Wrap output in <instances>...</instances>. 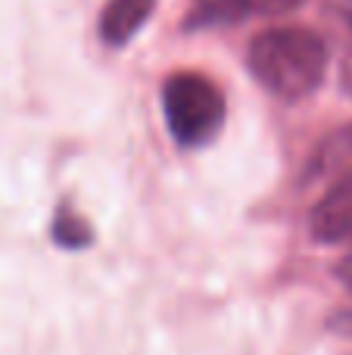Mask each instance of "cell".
I'll list each match as a JSON object with an SVG mask.
<instances>
[{
    "label": "cell",
    "mask_w": 352,
    "mask_h": 355,
    "mask_svg": "<svg viewBox=\"0 0 352 355\" xmlns=\"http://www.w3.org/2000/svg\"><path fill=\"white\" fill-rule=\"evenodd\" d=\"M312 172L331 184H352V125L331 131L315 150Z\"/></svg>",
    "instance_id": "cell-6"
},
{
    "label": "cell",
    "mask_w": 352,
    "mask_h": 355,
    "mask_svg": "<svg viewBox=\"0 0 352 355\" xmlns=\"http://www.w3.org/2000/svg\"><path fill=\"white\" fill-rule=\"evenodd\" d=\"M318 243H352V184H331L309 215Z\"/></svg>",
    "instance_id": "cell-4"
},
{
    "label": "cell",
    "mask_w": 352,
    "mask_h": 355,
    "mask_svg": "<svg viewBox=\"0 0 352 355\" xmlns=\"http://www.w3.org/2000/svg\"><path fill=\"white\" fill-rule=\"evenodd\" d=\"M349 25H352V0H349Z\"/></svg>",
    "instance_id": "cell-9"
},
{
    "label": "cell",
    "mask_w": 352,
    "mask_h": 355,
    "mask_svg": "<svg viewBox=\"0 0 352 355\" xmlns=\"http://www.w3.org/2000/svg\"><path fill=\"white\" fill-rule=\"evenodd\" d=\"M50 234H53V240L60 246H66V250H81V246L91 243V227H87V221L81 218L75 209L69 206H60L53 215V227H50Z\"/></svg>",
    "instance_id": "cell-7"
},
{
    "label": "cell",
    "mask_w": 352,
    "mask_h": 355,
    "mask_svg": "<svg viewBox=\"0 0 352 355\" xmlns=\"http://www.w3.org/2000/svg\"><path fill=\"white\" fill-rule=\"evenodd\" d=\"M162 112L168 135L193 150L209 144L225 125V97L212 78L200 72H172L162 85Z\"/></svg>",
    "instance_id": "cell-2"
},
{
    "label": "cell",
    "mask_w": 352,
    "mask_h": 355,
    "mask_svg": "<svg viewBox=\"0 0 352 355\" xmlns=\"http://www.w3.org/2000/svg\"><path fill=\"white\" fill-rule=\"evenodd\" d=\"M337 275H340V281L346 284V287L352 290V250L346 252V256L340 259V265H337Z\"/></svg>",
    "instance_id": "cell-8"
},
{
    "label": "cell",
    "mask_w": 352,
    "mask_h": 355,
    "mask_svg": "<svg viewBox=\"0 0 352 355\" xmlns=\"http://www.w3.org/2000/svg\"><path fill=\"white\" fill-rule=\"evenodd\" d=\"M159 0H106L103 12H100V37L109 47H122L128 44L137 31L143 28V22L150 19V12L156 10Z\"/></svg>",
    "instance_id": "cell-5"
},
{
    "label": "cell",
    "mask_w": 352,
    "mask_h": 355,
    "mask_svg": "<svg viewBox=\"0 0 352 355\" xmlns=\"http://www.w3.org/2000/svg\"><path fill=\"white\" fill-rule=\"evenodd\" d=\"M303 6V0H193L187 10V28H222L247 16H284Z\"/></svg>",
    "instance_id": "cell-3"
},
{
    "label": "cell",
    "mask_w": 352,
    "mask_h": 355,
    "mask_svg": "<svg viewBox=\"0 0 352 355\" xmlns=\"http://www.w3.org/2000/svg\"><path fill=\"white\" fill-rule=\"evenodd\" d=\"M249 69L268 94L297 103L315 94L328 72V47L309 28H265L249 44Z\"/></svg>",
    "instance_id": "cell-1"
}]
</instances>
